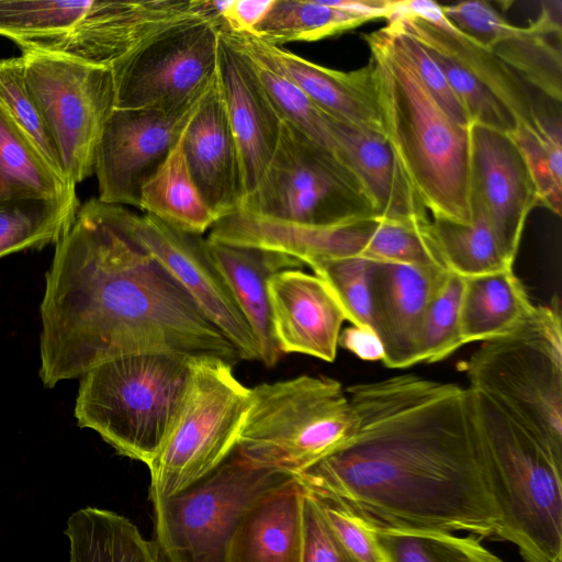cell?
<instances>
[{
    "mask_svg": "<svg viewBox=\"0 0 562 562\" xmlns=\"http://www.w3.org/2000/svg\"><path fill=\"white\" fill-rule=\"evenodd\" d=\"M463 279L460 331L464 345L508 335L536 306L513 269Z\"/></svg>",
    "mask_w": 562,
    "mask_h": 562,
    "instance_id": "cell-26",
    "label": "cell"
},
{
    "mask_svg": "<svg viewBox=\"0 0 562 562\" xmlns=\"http://www.w3.org/2000/svg\"><path fill=\"white\" fill-rule=\"evenodd\" d=\"M371 527L389 562H502L473 536Z\"/></svg>",
    "mask_w": 562,
    "mask_h": 562,
    "instance_id": "cell-36",
    "label": "cell"
},
{
    "mask_svg": "<svg viewBox=\"0 0 562 562\" xmlns=\"http://www.w3.org/2000/svg\"><path fill=\"white\" fill-rule=\"evenodd\" d=\"M517 145L536 188L538 205L557 215L562 205L561 115L539 111L530 124L518 125L509 134Z\"/></svg>",
    "mask_w": 562,
    "mask_h": 562,
    "instance_id": "cell-35",
    "label": "cell"
},
{
    "mask_svg": "<svg viewBox=\"0 0 562 562\" xmlns=\"http://www.w3.org/2000/svg\"><path fill=\"white\" fill-rule=\"evenodd\" d=\"M382 131L432 218L470 223L471 132L425 87L386 26L363 35Z\"/></svg>",
    "mask_w": 562,
    "mask_h": 562,
    "instance_id": "cell-3",
    "label": "cell"
},
{
    "mask_svg": "<svg viewBox=\"0 0 562 562\" xmlns=\"http://www.w3.org/2000/svg\"><path fill=\"white\" fill-rule=\"evenodd\" d=\"M352 427L342 384L299 375L251 389L235 452L248 463L299 475L337 449Z\"/></svg>",
    "mask_w": 562,
    "mask_h": 562,
    "instance_id": "cell-8",
    "label": "cell"
},
{
    "mask_svg": "<svg viewBox=\"0 0 562 562\" xmlns=\"http://www.w3.org/2000/svg\"><path fill=\"white\" fill-rule=\"evenodd\" d=\"M206 247L257 340L260 361L273 367L282 353L273 335L268 280L282 270L299 269L303 263L281 252L229 245L207 237Z\"/></svg>",
    "mask_w": 562,
    "mask_h": 562,
    "instance_id": "cell-23",
    "label": "cell"
},
{
    "mask_svg": "<svg viewBox=\"0 0 562 562\" xmlns=\"http://www.w3.org/2000/svg\"><path fill=\"white\" fill-rule=\"evenodd\" d=\"M423 229L441 265L451 273L471 278L513 269L487 217L477 206H472L470 223L428 218Z\"/></svg>",
    "mask_w": 562,
    "mask_h": 562,
    "instance_id": "cell-31",
    "label": "cell"
},
{
    "mask_svg": "<svg viewBox=\"0 0 562 562\" xmlns=\"http://www.w3.org/2000/svg\"><path fill=\"white\" fill-rule=\"evenodd\" d=\"M109 207L121 228L179 282L240 359L260 360L257 340L211 259L206 238L180 232L126 206L109 204Z\"/></svg>",
    "mask_w": 562,
    "mask_h": 562,
    "instance_id": "cell-14",
    "label": "cell"
},
{
    "mask_svg": "<svg viewBox=\"0 0 562 562\" xmlns=\"http://www.w3.org/2000/svg\"><path fill=\"white\" fill-rule=\"evenodd\" d=\"M0 105L36 145L48 164L66 177L55 142L26 87L22 55L0 60Z\"/></svg>",
    "mask_w": 562,
    "mask_h": 562,
    "instance_id": "cell-39",
    "label": "cell"
},
{
    "mask_svg": "<svg viewBox=\"0 0 562 562\" xmlns=\"http://www.w3.org/2000/svg\"><path fill=\"white\" fill-rule=\"evenodd\" d=\"M220 32L245 56L281 120L336 157L324 112L288 77L267 52L263 41L251 33L224 27Z\"/></svg>",
    "mask_w": 562,
    "mask_h": 562,
    "instance_id": "cell-28",
    "label": "cell"
},
{
    "mask_svg": "<svg viewBox=\"0 0 562 562\" xmlns=\"http://www.w3.org/2000/svg\"><path fill=\"white\" fill-rule=\"evenodd\" d=\"M471 205L480 207L505 259L513 265L538 199L526 162L509 134L472 124Z\"/></svg>",
    "mask_w": 562,
    "mask_h": 562,
    "instance_id": "cell-16",
    "label": "cell"
},
{
    "mask_svg": "<svg viewBox=\"0 0 562 562\" xmlns=\"http://www.w3.org/2000/svg\"><path fill=\"white\" fill-rule=\"evenodd\" d=\"M370 20L337 8L333 0H273L252 34L268 44L281 46L337 35Z\"/></svg>",
    "mask_w": 562,
    "mask_h": 562,
    "instance_id": "cell-34",
    "label": "cell"
},
{
    "mask_svg": "<svg viewBox=\"0 0 562 562\" xmlns=\"http://www.w3.org/2000/svg\"><path fill=\"white\" fill-rule=\"evenodd\" d=\"M344 548L358 562H389L366 520L335 497L306 488Z\"/></svg>",
    "mask_w": 562,
    "mask_h": 562,
    "instance_id": "cell-40",
    "label": "cell"
},
{
    "mask_svg": "<svg viewBox=\"0 0 562 562\" xmlns=\"http://www.w3.org/2000/svg\"><path fill=\"white\" fill-rule=\"evenodd\" d=\"M306 488L297 476L258 502L237 526L228 562H303Z\"/></svg>",
    "mask_w": 562,
    "mask_h": 562,
    "instance_id": "cell-24",
    "label": "cell"
},
{
    "mask_svg": "<svg viewBox=\"0 0 562 562\" xmlns=\"http://www.w3.org/2000/svg\"><path fill=\"white\" fill-rule=\"evenodd\" d=\"M234 452L183 491L153 503L155 549L161 562H228L231 539L245 515L293 480Z\"/></svg>",
    "mask_w": 562,
    "mask_h": 562,
    "instance_id": "cell-10",
    "label": "cell"
},
{
    "mask_svg": "<svg viewBox=\"0 0 562 562\" xmlns=\"http://www.w3.org/2000/svg\"><path fill=\"white\" fill-rule=\"evenodd\" d=\"M220 23L173 26L112 67L115 109L173 110L196 102L217 67Z\"/></svg>",
    "mask_w": 562,
    "mask_h": 562,
    "instance_id": "cell-13",
    "label": "cell"
},
{
    "mask_svg": "<svg viewBox=\"0 0 562 562\" xmlns=\"http://www.w3.org/2000/svg\"><path fill=\"white\" fill-rule=\"evenodd\" d=\"M308 267L329 288L346 321L375 331L371 294L373 261L356 257L333 258L314 261Z\"/></svg>",
    "mask_w": 562,
    "mask_h": 562,
    "instance_id": "cell-38",
    "label": "cell"
},
{
    "mask_svg": "<svg viewBox=\"0 0 562 562\" xmlns=\"http://www.w3.org/2000/svg\"><path fill=\"white\" fill-rule=\"evenodd\" d=\"M464 279L449 277L427 307L414 347V362H437L464 345L460 331V302Z\"/></svg>",
    "mask_w": 562,
    "mask_h": 562,
    "instance_id": "cell-37",
    "label": "cell"
},
{
    "mask_svg": "<svg viewBox=\"0 0 562 562\" xmlns=\"http://www.w3.org/2000/svg\"><path fill=\"white\" fill-rule=\"evenodd\" d=\"M387 27L393 32L416 74L441 108L458 123L471 126L463 105L452 91L440 66L414 37L397 24L387 22Z\"/></svg>",
    "mask_w": 562,
    "mask_h": 562,
    "instance_id": "cell-41",
    "label": "cell"
},
{
    "mask_svg": "<svg viewBox=\"0 0 562 562\" xmlns=\"http://www.w3.org/2000/svg\"><path fill=\"white\" fill-rule=\"evenodd\" d=\"M183 150L190 172L217 220L237 211L245 191L216 74L183 132Z\"/></svg>",
    "mask_w": 562,
    "mask_h": 562,
    "instance_id": "cell-21",
    "label": "cell"
},
{
    "mask_svg": "<svg viewBox=\"0 0 562 562\" xmlns=\"http://www.w3.org/2000/svg\"><path fill=\"white\" fill-rule=\"evenodd\" d=\"M138 210L175 229L200 236L217 221L188 167L183 133L142 187Z\"/></svg>",
    "mask_w": 562,
    "mask_h": 562,
    "instance_id": "cell-27",
    "label": "cell"
},
{
    "mask_svg": "<svg viewBox=\"0 0 562 562\" xmlns=\"http://www.w3.org/2000/svg\"><path fill=\"white\" fill-rule=\"evenodd\" d=\"M303 562H358L335 536L307 490L304 503Z\"/></svg>",
    "mask_w": 562,
    "mask_h": 562,
    "instance_id": "cell-43",
    "label": "cell"
},
{
    "mask_svg": "<svg viewBox=\"0 0 562 562\" xmlns=\"http://www.w3.org/2000/svg\"><path fill=\"white\" fill-rule=\"evenodd\" d=\"M267 291L281 353L333 362L346 316L325 282L301 269H285L268 280Z\"/></svg>",
    "mask_w": 562,
    "mask_h": 562,
    "instance_id": "cell-18",
    "label": "cell"
},
{
    "mask_svg": "<svg viewBox=\"0 0 562 562\" xmlns=\"http://www.w3.org/2000/svg\"><path fill=\"white\" fill-rule=\"evenodd\" d=\"M251 389L233 364L213 356L192 357L183 398L167 439L148 467L151 502L198 482L235 450Z\"/></svg>",
    "mask_w": 562,
    "mask_h": 562,
    "instance_id": "cell-9",
    "label": "cell"
},
{
    "mask_svg": "<svg viewBox=\"0 0 562 562\" xmlns=\"http://www.w3.org/2000/svg\"><path fill=\"white\" fill-rule=\"evenodd\" d=\"M335 155L357 180L374 216L427 220V210L382 130L352 124L324 113Z\"/></svg>",
    "mask_w": 562,
    "mask_h": 562,
    "instance_id": "cell-20",
    "label": "cell"
},
{
    "mask_svg": "<svg viewBox=\"0 0 562 562\" xmlns=\"http://www.w3.org/2000/svg\"><path fill=\"white\" fill-rule=\"evenodd\" d=\"M562 26L547 15L527 27L510 24L488 49L528 86L558 103L562 99L561 47L550 38H561Z\"/></svg>",
    "mask_w": 562,
    "mask_h": 562,
    "instance_id": "cell-32",
    "label": "cell"
},
{
    "mask_svg": "<svg viewBox=\"0 0 562 562\" xmlns=\"http://www.w3.org/2000/svg\"><path fill=\"white\" fill-rule=\"evenodd\" d=\"M449 271L437 265L373 261L371 294L374 330L387 368L414 366V347L424 314Z\"/></svg>",
    "mask_w": 562,
    "mask_h": 562,
    "instance_id": "cell-19",
    "label": "cell"
},
{
    "mask_svg": "<svg viewBox=\"0 0 562 562\" xmlns=\"http://www.w3.org/2000/svg\"><path fill=\"white\" fill-rule=\"evenodd\" d=\"M338 346L349 350L363 360H382L383 345L375 331L351 325L340 331Z\"/></svg>",
    "mask_w": 562,
    "mask_h": 562,
    "instance_id": "cell-45",
    "label": "cell"
},
{
    "mask_svg": "<svg viewBox=\"0 0 562 562\" xmlns=\"http://www.w3.org/2000/svg\"><path fill=\"white\" fill-rule=\"evenodd\" d=\"M191 358L135 353L91 369L79 379L77 425L95 431L117 454L148 468L181 405Z\"/></svg>",
    "mask_w": 562,
    "mask_h": 562,
    "instance_id": "cell-5",
    "label": "cell"
},
{
    "mask_svg": "<svg viewBox=\"0 0 562 562\" xmlns=\"http://www.w3.org/2000/svg\"><path fill=\"white\" fill-rule=\"evenodd\" d=\"M200 99L173 110L114 108L94 157L101 202L139 209L142 187L179 140Z\"/></svg>",
    "mask_w": 562,
    "mask_h": 562,
    "instance_id": "cell-15",
    "label": "cell"
},
{
    "mask_svg": "<svg viewBox=\"0 0 562 562\" xmlns=\"http://www.w3.org/2000/svg\"><path fill=\"white\" fill-rule=\"evenodd\" d=\"M172 24L164 0H0V36L22 54L112 68Z\"/></svg>",
    "mask_w": 562,
    "mask_h": 562,
    "instance_id": "cell-6",
    "label": "cell"
},
{
    "mask_svg": "<svg viewBox=\"0 0 562 562\" xmlns=\"http://www.w3.org/2000/svg\"><path fill=\"white\" fill-rule=\"evenodd\" d=\"M462 369L484 394L562 459V318L559 299L536 305L514 331L484 341Z\"/></svg>",
    "mask_w": 562,
    "mask_h": 562,
    "instance_id": "cell-7",
    "label": "cell"
},
{
    "mask_svg": "<svg viewBox=\"0 0 562 562\" xmlns=\"http://www.w3.org/2000/svg\"><path fill=\"white\" fill-rule=\"evenodd\" d=\"M64 532L70 562H161L154 543L128 518L109 509L76 510Z\"/></svg>",
    "mask_w": 562,
    "mask_h": 562,
    "instance_id": "cell-29",
    "label": "cell"
},
{
    "mask_svg": "<svg viewBox=\"0 0 562 562\" xmlns=\"http://www.w3.org/2000/svg\"><path fill=\"white\" fill-rule=\"evenodd\" d=\"M26 87L76 186L93 175L97 146L115 108L111 68L63 57L22 54Z\"/></svg>",
    "mask_w": 562,
    "mask_h": 562,
    "instance_id": "cell-12",
    "label": "cell"
},
{
    "mask_svg": "<svg viewBox=\"0 0 562 562\" xmlns=\"http://www.w3.org/2000/svg\"><path fill=\"white\" fill-rule=\"evenodd\" d=\"M263 43L288 77L324 113L382 130L370 61L360 69L340 71L314 64L281 46Z\"/></svg>",
    "mask_w": 562,
    "mask_h": 562,
    "instance_id": "cell-25",
    "label": "cell"
},
{
    "mask_svg": "<svg viewBox=\"0 0 562 562\" xmlns=\"http://www.w3.org/2000/svg\"><path fill=\"white\" fill-rule=\"evenodd\" d=\"M40 315L38 375L47 389L135 353L213 356L233 366L241 360L98 198L80 205L56 244Z\"/></svg>",
    "mask_w": 562,
    "mask_h": 562,
    "instance_id": "cell-2",
    "label": "cell"
},
{
    "mask_svg": "<svg viewBox=\"0 0 562 562\" xmlns=\"http://www.w3.org/2000/svg\"><path fill=\"white\" fill-rule=\"evenodd\" d=\"M216 79L237 146L246 198L274 154L283 121L245 56L221 32Z\"/></svg>",
    "mask_w": 562,
    "mask_h": 562,
    "instance_id": "cell-17",
    "label": "cell"
},
{
    "mask_svg": "<svg viewBox=\"0 0 562 562\" xmlns=\"http://www.w3.org/2000/svg\"><path fill=\"white\" fill-rule=\"evenodd\" d=\"M387 21L461 66L505 106L517 126L530 124L537 117L539 110L529 86L492 52L459 32L447 20L441 5L427 21L409 14H394Z\"/></svg>",
    "mask_w": 562,
    "mask_h": 562,
    "instance_id": "cell-22",
    "label": "cell"
},
{
    "mask_svg": "<svg viewBox=\"0 0 562 562\" xmlns=\"http://www.w3.org/2000/svg\"><path fill=\"white\" fill-rule=\"evenodd\" d=\"M471 391L491 494L493 537L525 562H562V459L494 401Z\"/></svg>",
    "mask_w": 562,
    "mask_h": 562,
    "instance_id": "cell-4",
    "label": "cell"
},
{
    "mask_svg": "<svg viewBox=\"0 0 562 562\" xmlns=\"http://www.w3.org/2000/svg\"><path fill=\"white\" fill-rule=\"evenodd\" d=\"M238 210L300 224L372 214L349 170L285 122L265 173Z\"/></svg>",
    "mask_w": 562,
    "mask_h": 562,
    "instance_id": "cell-11",
    "label": "cell"
},
{
    "mask_svg": "<svg viewBox=\"0 0 562 562\" xmlns=\"http://www.w3.org/2000/svg\"><path fill=\"white\" fill-rule=\"evenodd\" d=\"M273 0L217 1L221 25L233 32L251 33L270 9Z\"/></svg>",
    "mask_w": 562,
    "mask_h": 562,
    "instance_id": "cell-44",
    "label": "cell"
},
{
    "mask_svg": "<svg viewBox=\"0 0 562 562\" xmlns=\"http://www.w3.org/2000/svg\"><path fill=\"white\" fill-rule=\"evenodd\" d=\"M441 8L459 32L487 50L510 24L486 1H463Z\"/></svg>",
    "mask_w": 562,
    "mask_h": 562,
    "instance_id": "cell-42",
    "label": "cell"
},
{
    "mask_svg": "<svg viewBox=\"0 0 562 562\" xmlns=\"http://www.w3.org/2000/svg\"><path fill=\"white\" fill-rule=\"evenodd\" d=\"M348 437L296 475L369 525L493 537L498 513L469 387L401 374L346 389Z\"/></svg>",
    "mask_w": 562,
    "mask_h": 562,
    "instance_id": "cell-1",
    "label": "cell"
},
{
    "mask_svg": "<svg viewBox=\"0 0 562 562\" xmlns=\"http://www.w3.org/2000/svg\"><path fill=\"white\" fill-rule=\"evenodd\" d=\"M75 186L59 175L0 105V201L75 198Z\"/></svg>",
    "mask_w": 562,
    "mask_h": 562,
    "instance_id": "cell-30",
    "label": "cell"
},
{
    "mask_svg": "<svg viewBox=\"0 0 562 562\" xmlns=\"http://www.w3.org/2000/svg\"><path fill=\"white\" fill-rule=\"evenodd\" d=\"M79 207L77 196L0 201V258L26 249L56 245Z\"/></svg>",
    "mask_w": 562,
    "mask_h": 562,
    "instance_id": "cell-33",
    "label": "cell"
}]
</instances>
